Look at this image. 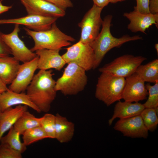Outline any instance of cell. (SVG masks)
<instances>
[{
    "label": "cell",
    "mask_w": 158,
    "mask_h": 158,
    "mask_svg": "<svg viewBox=\"0 0 158 158\" xmlns=\"http://www.w3.org/2000/svg\"><path fill=\"white\" fill-rule=\"evenodd\" d=\"M145 83L135 73L126 78L122 99L130 102H138L146 99L148 92Z\"/></svg>",
    "instance_id": "7c38bea8"
},
{
    "label": "cell",
    "mask_w": 158,
    "mask_h": 158,
    "mask_svg": "<svg viewBox=\"0 0 158 158\" xmlns=\"http://www.w3.org/2000/svg\"><path fill=\"white\" fill-rule=\"evenodd\" d=\"M28 14L55 17H63L65 11L45 0H20Z\"/></svg>",
    "instance_id": "5bb4252c"
},
{
    "label": "cell",
    "mask_w": 158,
    "mask_h": 158,
    "mask_svg": "<svg viewBox=\"0 0 158 158\" xmlns=\"http://www.w3.org/2000/svg\"><path fill=\"white\" fill-rule=\"evenodd\" d=\"M1 33L0 32V57L12 54L11 50L5 43L1 37Z\"/></svg>",
    "instance_id": "1f68e13d"
},
{
    "label": "cell",
    "mask_w": 158,
    "mask_h": 158,
    "mask_svg": "<svg viewBox=\"0 0 158 158\" xmlns=\"http://www.w3.org/2000/svg\"><path fill=\"white\" fill-rule=\"evenodd\" d=\"M153 85L148 83L145 86L148 92V97L144 104L145 108H155L158 107V81Z\"/></svg>",
    "instance_id": "83f0119b"
},
{
    "label": "cell",
    "mask_w": 158,
    "mask_h": 158,
    "mask_svg": "<svg viewBox=\"0 0 158 158\" xmlns=\"http://www.w3.org/2000/svg\"><path fill=\"white\" fill-rule=\"evenodd\" d=\"M28 107L18 105L15 107H11L1 112L0 116V139L4 133L13 126Z\"/></svg>",
    "instance_id": "d6986e66"
},
{
    "label": "cell",
    "mask_w": 158,
    "mask_h": 158,
    "mask_svg": "<svg viewBox=\"0 0 158 158\" xmlns=\"http://www.w3.org/2000/svg\"><path fill=\"white\" fill-rule=\"evenodd\" d=\"M112 18V16L111 15H108L104 18L101 32L95 40L89 44L95 54L93 69L96 68L99 66L106 54L111 49L119 47L128 42L143 39L139 35L131 36L125 35L119 38L113 36L110 31Z\"/></svg>",
    "instance_id": "7a4b0ae2"
},
{
    "label": "cell",
    "mask_w": 158,
    "mask_h": 158,
    "mask_svg": "<svg viewBox=\"0 0 158 158\" xmlns=\"http://www.w3.org/2000/svg\"><path fill=\"white\" fill-rule=\"evenodd\" d=\"M123 16L130 21L127 28L133 32H140L146 34V30L152 25L154 24L158 27V13H144L134 9L124 13Z\"/></svg>",
    "instance_id": "9a60e30c"
},
{
    "label": "cell",
    "mask_w": 158,
    "mask_h": 158,
    "mask_svg": "<svg viewBox=\"0 0 158 158\" xmlns=\"http://www.w3.org/2000/svg\"><path fill=\"white\" fill-rule=\"evenodd\" d=\"M135 73L145 82L155 83L158 81V59L146 64L140 65Z\"/></svg>",
    "instance_id": "7402d4cb"
},
{
    "label": "cell",
    "mask_w": 158,
    "mask_h": 158,
    "mask_svg": "<svg viewBox=\"0 0 158 158\" xmlns=\"http://www.w3.org/2000/svg\"><path fill=\"white\" fill-rule=\"evenodd\" d=\"M20 135L13 126L6 135L1 138L0 144L8 146L22 154L26 150L27 146L21 141Z\"/></svg>",
    "instance_id": "cb8c5ba5"
},
{
    "label": "cell",
    "mask_w": 158,
    "mask_h": 158,
    "mask_svg": "<svg viewBox=\"0 0 158 158\" xmlns=\"http://www.w3.org/2000/svg\"><path fill=\"white\" fill-rule=\"evenodd\" d=\"M8 89L7 85L0 78V94L6 91Z\"/></svg>",
    "instance_id": "d590c367"
},
{
    "label": "cell",
    "mask_w": 158,
    "mask_h": 158,
    "mask_svg": "<svg viewBox=\"0 0 158 158\" xmlns=\"http://www.w3.org/2000/svg\"><path fill=\"white\" fill-rule=\"evenodd\" d=\"M1 111L0 110V115H1Z\"/></svg>",
    "instance_id": "f35d334b"
},
{
    "label": "cell",
    "mask_w": 158,
    "mask_h": 158,
    "mask_svg": "<svg viewBox=\"0 0 158 158\" xmlns=\"http://www.w3.org/2000/svg\"><path fill=\"white\" fill-rule=\"evenodd\" d=\"M114 130L121 132L124 136L133 138H147L148 130L140 115L128 118L120 119L115 123Z\"/></svg>",
    "instance_id": "30bf717a"
},
{
    "label": "cell",
    "mask_w": 158,
    "mask_h": 158,
    "mask_svg": "<svg viewBox=\"0 0 158 158\" xmlns=\"http://www.w3.org/2000/svg\"><path fill=\"white\" fill-rule=\"evenodd\" d=\"M50 2L64 11L68 8L72 7L73 4L71 0H45Z\"/></svg>",
    "instance_id": "4dcf8cb0"
},
{
    "label": "cell",
    "mask_w": 158,
    "mask_h": 158,
    "mask_svg": "<svg viewBox=\"0 0 158 158\" xmlns=\"http://www.w3.org/2000/svg\"><path fill=\"white\" fill-rule=\"evenodd\" d=\"M26 34L33 40L34 45L30 49L32 52L37 50L61 49L62 47L71 44V42L75 40L71 36L62 32L57 26L56 22L49 29L42 31H35L26 27L24 28Z\"/></svg>",
    "instance_id": "3957f363"
},
{
    "label": "cell",
    "mask_w": 158,
    "mask_h": 158,
    "mask_svg": "<svg viewBox=\"0 0 158 158\" xmlns=\"http://www.w3.org/2000/svg\"><path fill=\"white\" fill-rule=\"evenodd\" d=\"M38 69V56L20 64L16 76L8 88L17 93L26 90Z\"/></svg>",
    "instance_id": "4fadbf2b"
},
{
    "label": "cell",
    "mask_w": 158,
    "mask_h": 158,
    "mask_svg": "<svg viewBox=\"0 0 158 158\" xmlns=\"http://www.w3.org/2000/svg\"><path fill=\"white\" fill-rule=\"evenodd\" d=\"M60 49H40L35 51L38 56V69L47 70L54 69L60 71L66 63L59 53Z\"/></svg>",
    "instance_id": "2e32d148"
},
{
    "label": "cell",
    "mask_w": 158,
    "mask_h": 158,
    "mask_svg": "<svg viewBox=\"0 0 158 158\" xmlns=\"http://www.w3.org/2000/svg\"><path fill=\"white\" fill-rule=\"evenodd\" d=\"M22 154L8 146L0 144V158H22Z\"/></svg>",
    "instance_id": "f1b7e54d"
},
{
    "label": "cell",
    "mask_w": 158,
    "mask_h": 158,
    "mask_svg": "<svg viewBox=\"0 0 158 158\" xmlns=\"http://www.w3.org/2000/svg\"><path fill=\"white\" fill-rule=\"evenodd\" d=\"M3 0H0V14L8 11L12 7V6H7L3 5Z\"/></svg>",
    "instance_id": "e575fe53"
},
{
    "label": "cell",
    "mask_w": 158,
    "mask_h": 158,
    "mask_svg": "<svg viewBox=\"0 0 158 158\" xmlns=\"http://www.w3.org/2000/svg\"><path fill=\"white\" fill-rule=\"evenodd\" d=\"M41 118L40 126L48 138L55 139V115L47 113Z\"/></svg>",
    "instance_id": "4316f807"
},
{
    "label": "cell",
    "mask_w": 158,
    "mask_h": 158,
    "mask_svg": "<svg viewBox=\"0 0 158 158\" xmlns=\"http://www.w3.org/2000/svg\"><path fill=\"white\" fill-rule=\"evenodd\" d=\"M93 4L100 7L103 8L109 3V0H92Z\"/></svg>",
    "instance_id": "836d02e7"
},
{
    "label": "cell",
    "mask_w": 158,
    "mask_h": 158,
    "mask_svg": "<svg viewBox=\"0 0 158 158\" xmlns=\"http://www.w3.org/2000/svg\"><path fill=\"white\" fill-rule=\"evenodd\" d=\"M57 18L36 15H27L18 18L0 19V25L14 24L24 25L27 28L35 31H42L49 29Z\"/></svg>",
    "instance_id": "8fae6325"
},
{
    "label": "cell",
    "mask_w": 158,
    "mask_h": 158,
    "mask_svg": "<svg viewBox=\"0 0 158 158\" xmlns=\"http://www.w3.org/2000/svg\"><path fill=\"white\" fill-rule=\"evenodd\" d=\"M101 73L98 79L95 96L109 106L122 99L125 78L106 73Z\"/></svg>",
    "instance_id": "5b68a950"
},
{
    "label": "cell",
    "mask_w": 158,
    "mask_h": 158,
    "mask_svg": "<svg viewBox=\"0 0 158 158\" xmlns=\"http://www.w3.org/2000/svg\"><path fill=\"white\" fill-rule=\"evenodd\" d=\"M147 58L142 56L127 54L118 57L99 69L114 75L126 78L133 74L138 67Z\"/></svg>",
    "instance_id": "8992f818"
},
{
    "label": "cell",
    "mask_w": 158,
    "mask_h": 158,
    "mask_svg": "<svg viewBox=\"0 0 158 158\" xmlns=\"http://www.w3.org/2000/svg\"><path fill=\"white\" fill-rule=\"evenodd\" d=\"M41 119V117H36L27 110L18 120L13 127L20 135H22L26 130L40 126Z\"/></svg>",
    "instance_id": "603a6c76"
},
{
    "label": "cell",
    "mask_w": 158,
    "mask_h": 158,
    "mask_svg": "<svg viewBox=\"0 0 158 158\" xmlns=\"http://www.w3.org/2000/svg\"><path fill=\"white\" fill-rule=\"evenodd\" d=\"M19 25L15 24L14 28L10 33H1V37L5 43L11 50L12 54L15 59L23 63L31 61L37 56L25 45L19 38Z\"/></svg>",
    "instance_id": "9c48e42d"
},
{
    "label": "cell",
    "mask_w": 158,
    "mask_h": 158,
    "mask_svg": "<svg viewBox=\"0 0 158 158\" xmlns=\"http://www.w3.org/2000/svg\"><path fill=\"white\" fill-rule=\"evenodd\" d=\"M154 48L157 51V54H158V44L156 43L154 45Z\"/></svg>",
    "instance_id": "74e56055"
},
{
    "label": "cell",
    "mask_w": 158,
    "mask_h": 158,
    "mask_svg": "<svg viewBox=\"0 0 158 158\" xmlns=\"http://www.w3.org/2000/svg\"><path fill=\"white\" fill-rule=\"evenodd\" d=\"M22 135L23 142L27 146L40 140L49 138L41 126L28 129Z\"/></svg>",
    "instance_id": "484cf974"
},
{
    "label": "cell",
    "mask_w": 158,
    "mask_h": 158,
    "mask_svg": "<svg viewBox=\"0 0 158 158\" xmlns=\"http://www.w3.org/2000/svg\"><path fill=\"white\" fill-rule=\"evenodd\" d=\"M150 13H158V0H150L149 5Z\"/></svg>",
    "instance_id": "d6a6232c"
},
{
    "label": "cell",
    "mask_w": 158,
    "mask_h": 158,
    "mask_svg": "<svg viewBox=\"0 0 158 158\" xmlns=\"http://www.w3.org/2000/svg\"><path fill=\"white\" fill-rule=\"evenodd\" d=\"M53 75L51 69L40 70L26 90L31 101L41 112H48L56 97V81Z\"/></svg>",
    "instance_id": "6da1fadb"
},
{
    "label": "cell",
    "mask_w": 158,
    "mask_h": 158,
    "mask_svg": "<svg viewBox=\"0 0 158 158\" xmlns=\"http://www.w3.org/2000/svg\"><path fill=\"white\" fill-rule=\"evenodd\" d=\"M66 49V52L61 56L66 63H75L86 71L93 69L95 54L89 44L79 41Z\"/></svg>",
    "instance_id": "ba28073f"
},
{
    "label": "cell",
    "mask_w": 158,
    "mask_h": 158,
    "mask_svg": "<svg viewBox=\"0 0 158 158\" xmlns=\"http://www.w3.org/2000/svg\"><path fill=\"white\" fill-rule=\"evenodd\" d=\"M158 109V107L155 108H145L140 114L144 123L148 130L153 131L157 127Z\"/></svg>",
    "instance_id": "d4e9b609"
},
{
    "label": "cell",
    "mask_w": 158,
    "mask_h": 158,
    "mask_svg": "<svg viewBox=\"0 0 158 158\" xmlns=\"http://www.w3.org/2000/svg\"><path fill=\"white\" fill-rule=\"evenodd\" d=\"M126 0H109V3L114 4L118 2Z\"/></svg>",
    "instance_id": "8d00e7d4"
},
{
    "label": "cell",
    "mask_w": 158,
    "mask_h": 158,
    "mask_svg": "<svg viewBox=\"0 0 158 158\" xmlns=\"http://www.w3.org/2000/svg\"><path fill=\"white\" fill-rule=\"evenodd\" d=\"M55 139L61 143L70 141L73 136L75 125L58 113L55 115Z\"/></svg>",
    "instance_id": "ffe728a7"
},
{
    "label": "cell",
    "mask_w": 158,
    "mask_h": 158,
    "mask_svg": "<svg viewBox=\"0 0 158 158\" xmlns=\"http://www.w3.org/2000/svg\"><path fill=\"white\" fill-rule=\"evenodd\" d=\"M145 108L143 104L138 102L133 103L120 100L115 105L113 114L109 120V124L111 125L116 118H125L140 115Z\"/></svg>",
    "instance_id": "ac0fdd59"
},
{
    "label": "cell",
    "mask_w": 158,
    "mask_h": 158,
    "mask_svg": "<svg viewBox=\"0 0 158 158\" xmlns=\"http://www.w3.org/2000/svg\"><path fill=\"white\" fill-rule=\"evenodd\" d=\"M136 6L134 9L144 13H150L149 5L150 0H136Z\"/></svg>",
    "instance_id": "f546056e"
},
{
    "label": "cell",
    "mask_w": 158,
    "mask_h": 158,
    "mask_svg": "<svg viewBox=\"0 0 158 158\" xmlns=\"http://www.w3.org/2000/svg\"><path fill=\"white\" fill-rule=\"evenodd\" d=\"M103 9L93 4L85 14L78 24L81 30L79 41L90 44L97 37L103 22L101 17Z\"/></svg>",
    "instance_id": "52a82bcc"
},
{
    "label": "cell",
    "mask_w": 158,
    "mask_h": 158,
    "mask_svg": "<svg viewBox=\"0 0 158 158\" xmlns=\"http://www.w3.org/2000/svg\"><path fill=\"white\" fill-rule=\"evenodd\" d=\"M20 65V61L13 56L0 57V78L6 85L14 79Z\"/></svg>",
    "instance_id": "44dd1931"
},
{
    "label": "cell",
    "mask_w": 158,
    "mask_h": 158,
    "mask_svg": "<svg viewBox=\"0 0 158 158\" xmlns=\"http://www.w3.org/2000/svg\"><path fill=\"white\" fill-rule=\"evenodd\" d=\"M68 64L56 81L55 89L65 96L76 95L83 91L87 83L86 71L75 63Z\"/></svg>",
    "instance_id": "277c9868"
},
{
    "label": "cell",
    "mask_w": 158,
    "mask_h": 158,
    "mask_svg": "<svg viewBox=\"0 0 158 158\" xmlns=\"http://www.w3.org/2000/svg\"><path fill=\"white\" fill-rule=\"evenodd\" d=\"M18 105H27L38 113L41 112L32 102L26 93L16 92L8 88L0 94V110L1 112L13 106Z\"/></svg>",
    "instance_id": "e0dca14e"
}]
</instances>
